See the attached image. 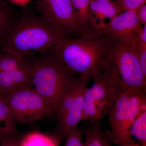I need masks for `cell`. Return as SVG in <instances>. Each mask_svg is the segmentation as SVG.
Segmentation results:
<instances>
[{
    "label": "cell",
    "instance_id": "obj_1",
    "mask_svg": "<svg viewBox=\"0 0 146 146\" xmlns=\"http://www.w3.org/2000/svg\"><path fill=\"white\" fill-rule=\"evenodd\" d=\"M112 42L99 30L68 39H61L53 48L68 68L93 79L111 61Z\"/></svg>",
    "mask_w": 146,
    "mask_h": 146
},
{
    "label": "cell",
    "instance_id": "obj_2",
    "mask_svg": "<svg viewBox=\"0 0 146 146\" xmlns=\"http://www.w3.org/2000/svg\"><path fill=\"white\" fill-rule=\"evenodd\" d=\"M25 58L30 64L31 86L55 115L62 98L77 83L80 75L68 68L52 49Z\"/></svg>",
    "mask_w": 146,
    "mask_h": 146
},
{
    "label": "cell",
    "instance_id": "obj_3",
    "mask_svg": "<svg viewBox=\"0 0 146 146\" xmlns=\"http://www.w3.org/2000/svg\"><path fill=\"white\" fill-rule=\"evenodd\" d=\"M2 36L4 52L23 58L52 49L62 39L40 14L27 12L11 21Z\"/></svg>",
    "mask_w": 146,
    "mask_h": 146
},
{
    "label": "cell",
    "instance_id": "obj_4",
    "mask_svg": "<svg viewBox=\"0 0 146 146\" xmlns=\"http://www.w3.org/2000/svg\"><path fill=\"white\" fill-rule=\"evenodd\" d=\"M93 79L94 83L87 87L84 96L82 121L100 122L125 89L111 60Z\"/></svg>",
    "mask_w": 146,
    "mask_h": 146
},
{
    "label": "cell",
    "instance_id": "obj_5",
    "mask_svg": "<svg viewBox=\"0 0 146 146\" xmlns=\"http://www.w3.org/2000/svg\"><path fill=\"white\" fill-rule=\"evenodd\" d=\"M146 93L124 89L114 103L107 115L114 144L123 146L135 142L130 128L136 117L146 110Z\"/></svg>",
    "mask_w": 146,
    "mask_h": 146
},
{
    "label": "cell",
    "instance_id": "obj_6",
    "mask_svg": "<svg viewBox=\"0 0 146 146\" xmlns=\"http://www.w3.org/2000/svg\"><path fill=\"white\" fill-rule=\"evenodd\" d=\"M110 59L125 89L134 92L146 91V77L129 38L112 42Z\"/></svg>",
    "mask_w": 146,
    "mask_h": 146
},
{
    "label": "cell",
    "instance_id": "obj_7",
    "mask_svg": "<svg viewBox=\"0 0 146 146\" xmlns=\"http://www.w3.org/2000/svg\"><path fill=\"white\" fill-rule=\"evenodd\" d=\"M3 96L16 123H29L55 115L48 104L32 86L16 89Z\"/></svg>",
    "mask_w": 146,
    "mask_h": 146
},
{
    "label": "cell",
    "instance_id": "obj_8",
    "mask_svg": "<svg viewBox=\"0 0 146 146\" xmlns=\"http://www.w3.org/2000/svg\"><path fill=\"white\" fill-rule=\"evenodd\" d=\"M36 9L62 39L89 32L78 23L72 0H37Z\"/></svg>",
    "mask_w": 146,
    "mask_h": 146
},
{
    "label": "cell",
    "instance_id": "obj_9",
    "mask_svg": "<svg viewBox=\"0 0 146 146\" xmlns=\"http://www.w3.org/2000/svg\"><path fill=\"white\" fill-rule=\"evenodd\" d=\"M136 11H125L118 14L99 30L112 42L130 37L142 26Z\"/></svg>",
    "mask_w": 146,
    "mask_h": 146
},
{
    "label": "cell",
    "instance_id": "obj_10",
    "mask_svg": "<svg viewBox=\"0 0 146 146\" xmlns=\"http://www.w3.org/2000/svg\"><path fill=\"white\" fill-rule=\"evenodd\" d=\"M121 12L117 1L90 0L89 19L90 30L101 29Z\"/></svg>",
    "mask_w": 146,
    "mask_h": 146
},
{
    "label": "cell",
    "instance_id": "obj_11",
    "mask_svg": "<svg viewBox=\"0 0 146 146\" xmlns=\"http://www.w3.org/2000/svg\"><path fill=\"white\" fill-rule=\"evenodd\" d=\"M82 132L85 136L83 146H112L114 144L110 131L99 122L89 121Z\"/></svg>",
    "mask_w": 146,
    "mask_h": 146
},
{
    "label": "cell",
    "instance_id": "obj_12",
    "mask_svg": "<svg viewBox=\"0 0 146 146\" xmlns=\"http://www.w3.org/2000/svg\"><path fill=\"white\" fill-rule=\"evenodd\" d=\"M16 122L3 94L0 93V140L18 134Z\"/></svg>",
    "mask_w": 146,
    "mask_h": 146
},
{
    "label": "cell",
    "instance_id": "obj_13",
    "mask_svg": "<svg viewBox=\"0 0 146 146\" xmlns=\"http://www.w3.org/2000/svg\"><path fill=\"white\" fill-rule=\"evenodd\" d=\"M29 66L25 58L11 53H0V72H11Z\"/></svg>",
    "mask_w": 146,
    "mask_h": 146
},
{
    "label": "cell",
    "instance_id": "obj_14",
    "mask_svg": "<svg viewBox=\"0 0 146 146\" xmlns=\"http://www.w3.org/2000/svg\"><path fill=\"white\" fill-rule=\"evenodd\" d=\"M20 146H58L51 137L44 133L33 131L22 137Z\"/></svg>",
    "mask_w": 146,
    "mask_h": 146
},
{
    "label": "cell",
    "instance_id": "obj_15",
    "mask_svg": "<svg viewBox=\"0 0 146 146\" xmlns=\"http://www.w3.org/2000/svg\"><path fill=\"white\" fill-rule=\"evenodd\" d=\"M77 20L86 31L90 32L89 8L90 0H72Z\"/></svg>",
    "mask_w": 146,
    "mask_h": 146
},
{
    "label": "cell",
    "instance_id": "obj_16",
    "mask_svg": "<svg viewBox=\"0 0 146 146\" xmlns=\"http://www.w3.org/2000/svg\"><path fill=\"white\" fill-rule=\"evenodd\" d=\"M130 133L139 141L141 146H146V110L140 113L134 120Z\"/></svg>",
    "mask_w": 146,
    "mask_h": 146
},
{
    "label": "cell",
    "instance_id": "obj_17",
    "mask_svg": "<svg viewBox=\"0 0 146 146\" xmlns=\"http://www.w3.org/2000/svg\"><path fill=\"white\" fill-rule=\"evenodd\" d=\"M82 134V131L76 126L68 134L64 146H83Z\"/></svg>",
    "mask_w": 146,
    "mask_h": 146
},
{
    "label": "cell",
    "instance_id": "obj_18",
    "mask_svg": "<svg viewBox=\"0 0 146 146\" xmlns=\"http://www.w3.org/2000/svg\"><path fill=\"white\" fill-rule=\"evenodd\" d=\"M146 0H117L122 11H136L146 4Z\"/></svg>",
    "mask_w": 146,
    "mask_h": 146
},
{
    "label": "cell",
    "instance_id": "obj_19",
    "mask_svg": "<svg viewBox=\"0 0 146 146\" xmlns=\"http://www.w3.org/2000/svg\"><path fill=\"white\" fill-rule=\"evenodd\" d=\"M11 21L8 10L0 5V37L2 36Z\"/></svg>",
    "mask_w": 146,
    "mask_h": 146
},
{
    "label": "cell",
    "instance_id": "obj_20",
    "mask_svg": "<svg viewBox=\"0 0 146 146\" xmlns=\"http://www.w3.org/2000/svg\"><path fill=\"white\" fill-rule=\"evenodd\" d=\"M21 138L17 134L4 138L1 141L0 146H20Z\"/></svg>",
    "mask_w": 146,
    "mask_h": 146
},
{
    "label": "cell",
    "instance_id": "obj_21",
    "mask_svg": "<svg viewBox=\"0 0 146 146\" xmlns=\"http://www.w3.org/2000/svg\"><path fill=\"white\" fill-rule=\"evenodd\" d=\"M138 18L142 25H146V5L144 4L136 11Z\"/></svg>",
    "mask_w": 146,
    "mask_h": 146
},
{
    "label": "cell",
    "instance_id": "obj_22",
    "mask_svg": "<svg viewBox=\"0 0 146 146\" xmlns=\"http://www.w3.org/2000/svg\"><path fill=\"white\" fill-rule=\"evenodd\" d=\"M11 3H12L13 4L25 7L31 1V0H8Z\"/></svg>",
    "mask_w": 146,
    "mask_h": 146
},
{
    "label": "cell",
    "instance_id": "obj_23",
    "mask_svg": "<svg viewBox=\"0 0 146 146\" xmlns=\"http://www.w3.org/2000/svg\"><path fill=\"white\" fill-rule=\"evenodd\" d=\"M141 40L143 43L146 44V25H144L141 30Z\"/></svg>",
    "mask_w": 146,
    "mask_h": 146
},
{
    "label": "cell",
    "instance_id": "obj_24",
    "mask_svg": "<svg viewBox=\"0 0 146 146\" xmlns=\"http://www.w3.org/2000/svg\"><path fill=\"white\" fill-rule=\"evenodd\" d=\"M123 146H141V145L138 143H136V142H132V143H129L126 144V145H124Z\"/></svg>",
    "mask_w": 146,
    "mask_h": 146
},
{
    "label": "cell",
    "instance_id": "obj_25",
    "mask_svg": "<svg viewBox=\"0 0 146 146\" xmlns=\"http://www.w3.org/2000/svg\"><path fill=\"white\" fill-rule=\"evenodd\" d=\"M104 1H112V0H104Z\"/></svg>",
    "mask_w": 146,
    "mask_h": 146
}]
</instances>
